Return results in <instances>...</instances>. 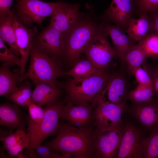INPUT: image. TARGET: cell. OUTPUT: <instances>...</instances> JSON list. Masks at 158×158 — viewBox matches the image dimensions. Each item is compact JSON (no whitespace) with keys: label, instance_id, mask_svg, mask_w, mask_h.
I'll return each instance as SVG.
<instances>
[{"label":"cell","instance_id":"6da1fadb","mask_svg":"<svg viewBox=\"0 0 158 158\" xmlns=\"http://www.w3.org/2000/svg\"><path fill=\"white\" fill-rule=\"evenodd\" d=\"M92 126L79 128L67 122L59 124L57 136L46 145L63 155L78 158L95 157Z\"/></svg>","mask_w":158,"mask_h":158},{"label":"cell","instance_id":"7a4b0ae2","mask_svg":"<svg viewBox=\"0 0 158 158\" xmlns=\"http://www.w3.org/2000/svg\"><path fill=\"white\" fill-rule=\"evenodd\" d=\"M30 64L27 72L18 83L30 79L34 84H47L54 87H61L58 78L65 75L62 69L61 60L54 59L39 49L32 42L30 53Z\"/></svg>","mask_w":158,"mask_h":158},{"label":"cell","instance_id":"3957f363","mask_svg":"<svg viewBox=\"0 0 158 158\" xmlns=\"http://www.w3.org/2000/svg\"><path fill=\"white\" fill-rule=\"evenodd\" d=\"M110 75L104 70L86 78H73L65 83H61V87L64 88L66 93V102L89 104L102 91Z\"/></svg>","mask_w":158,"mask_h":158},{"label":"cell","instance_id":"277c9868","mask_svg":"<svg viewBox=\"0 0 158 158\" xmlns=\"http://www.w3.org/2000/svg\"><path fill=\"white\" fill-rule=\"evenodd\" d=\"M63 101L58 100L53 104L46 106L44 117L41 122L36 123L32 121L29 117L27 118L28 133L30 139L28 147L25 151H31L41 145L48 137L57 133L59 120L64 105Z\"/></svg>","mask_w":158,"mask_h":158},{"label":"cell","instance_id":"5b68a950","mask_svg":"<svg viewBox=\"0 0 158 158\" xmlns=\"http://www.w3.org/2000/svg\"><path fill=\"white\" fill-rule=\"evenodd\" d=\"M14 14L18 20L27 28L33 23L41 27L43 20L51 16L56 11L67 3L63 1L49 2L40 0H16Z\"/></svg>","mask_w":158,"mask_h":158},{"label":"cell","instance_id":"8992f818","mask_svg":"<svg viewBox=\"0 0 158 158\" xmlns=\"http://www.w3.org/2000/svg\"><path fill=\"white\" fill-rule=\"evenodd\" d=\"M99 27L92 20L83 18L65 35L64 53L62 59L70 63L78 59Z\"/></svg>","mask_w":158,"mask_h":158},{"label":"cell","instance_id":"52a82bcc","mask_svg":"<svg viewBox=\"0 0 158 158\" xmlns=\"http://www.w3.org/2000/svg\"><path fill=\"white\" fill-rule=\"evenodd\" d=\"M92 102L94 124L96 129L100 130L112 129L123 121L122 116L126 110L125 102L116 104L95 97Z\"/></svg>","mask_w":158,"mask_h":158},{"label":"cell","instance_id":"ba28073f","mask_svg":"<svg viewBox=\"0 0 158 158\" xmlns=\"http://www.w3.org/2000/svg\"><path fill=\"white\" fill-rule=\"evenodd\" d=\"M108 36L99 25L98 30L84 51L87 59L99 70H105L116 55L114 47L108 40Z\"/></svg>","mask_w":158,"mask_h":158},{"label":"cell","instance_id":"9c48e42d","mask_svg":"<svg viewBox=\"0 0 158 158\" xmlns=\"http://www.w3.org/2000/svg\"><path fill=\"white\" fill-rule=\"evenodd\" d=\"M125 125L122 121L113 129L94 130L93 142L95 157L117 158Z\"/></svg>","mask_w":158,"mask_h":158},{"label":"cell","instance_id":"30bf717a","mask_svg":"<svg viewBox=\"0 0 158 158\" xmlns=\"http://www.w3.org/2000/svg\"><path fill=\"white\" fill-rule=\"evenodd\" d=\"M65 35L49 25L34 38L33 42L40 50L55 59L61 60L65 47Z\"/></svg>","mask_w":158,"mask_h":158},{"label":"cell","instance_id":"8fae6325","mask_svg":"<svg viewBox=\"0 0 158 158\" xmlns=\"http://www.w3.org/2000/svg\"><path fill=\"white\" fill-rule=\"evenodd\" d=\"M145 139L138 126L128 122L125 125L117 158H143Z\"/></svg>","mask_w":158,"mask_h":158},{"label":"cell","instance_id":"7c38bea8","mask_svg":"<svg viewBox=\"0 0 158 158\" xmlns=\"http://www.w3.org/2000/svg\"><path fill=\"white\" fill-rule=\"evenodd\" d=\"M12 10L13 24L17 45L20 54V68L21 76L22 77L25 74V67L29 58L32 42L38 34V31L36 27L27 28L23 26L17 20L14 14V9Z\"/></svg>","mask_w":158,"mask_h":158},{"label":"cell","instance_id":"4fadbf2b","mask_svg":"<svg viewBox=\"0 0 158 158\" xmlns=\"http://www.w3.org/2000/svg\"><path fill=\"white\" fill-rule=\"evenodd\" d=\"M135 0H112L103 15L104 21L111 22L125 30L134 18Z\"/></svg>","mask_w":158,"mask_h":158},{"label":"cell","instance_id":"5bb4252c","mask_svg":"<svg viewBox=\"0 0 158 158\" xmlns=\"http://www.w3.org/2000/svg\"><path fill=\"white\" fill-rule=\"evenodd\" d=\"M79 4L67 3L51 16L49 25L66 35L69 32L82 18Z\"/></svg>","mask_w":158,"mask_h":158},{"label":"cell","instance_id":"9a60e30c","mask_svg":"<svg viewBox=\"0 0 158 158\" xmlns=\"http://www.w3.org/2000/svg\"><path fill=\"white\" fill-rule=\"evenodd\" d=\"M61 117L79 128L92 126L94 123L92 109L89 104H76L67 102L64 104Z\"/></svg>","mask_w":158,"mask_h":158},{"label":"cell","instance_id":"2e32d148","mask_svg":"<svg viewBox=\"0 0 158 158\" xmlns=\"http://www.w3.org/2000/svg\"><path fill=\"white\" fill-rule=\"evenodd\" d=\"M100 25L105 32L110 37L116 55L121 60L124 61L126 54L136 44L137 41L118 25H112L106 21Z\"/></svg>","mask_w":158,"mask_h":158},{"label":"cell","instance_id":"e0dca14e","mask_svg":"<svg viewBox=\"0 0 158 158\" xmlns=\"http://www.w3.org/2000/svg\"><path fill=\"white\" fill-rule=\"evenodd\" d=\"M130 112L150 133L158 126V99L154 98L149 102L135 103Z\"/></svg>","mask_w":158,"mask_h":158},{"label":"cell","instance_id":"ac0fdd59","mask_svg":"<svg viewBox=\"0 0 158 158\" xmlns=\"http://www.w3.org/2000/svg\"><path fill=\"white\" fill-rule=\"evenodd\" d=\"M128 94L123 78L119 75H110L103 90L96 97L106 102L119 104L125 102Z\"/></svg>","mask_w":158,"mask_h":158},{"label":"cell","instance_id":"d6986e66","mask_svg":"<svg viewBox=\"0 0 158 158\" xmlns=\"http://www.w3.org/2000/svg\"><path fill=\"white\" fill-rule=\"evenodd\" d=\"M31 102L40 106H49L55 103L63 93L60 87H54L47 84L39 82L34 84Z\"/></svg>","mask_w":158,"mask_h":158},{"label":"cell","instance_id":"ffe728a7","mask_svg":"<svg viewBox=\"0 0 158 158\" xmlns=\"http://www.w3.org/2000/svg\"><path fill=\"white\" fill-rule=\"evenodd\" d=\"M19 106L8 103L0 105V125L7 127L11 133L14 129H24L26 124Z\"/></svg>","mask_w":158,"mask_h":158},{"label":"cell","instance_id":"44dd1931","mask_svg":"<svg viewBox=\"0 0 158 158\" xmlns=\"http://www.w3.org/2000/svg\"><path fill=\"white\" fill-rule=\"evenodd\" d=\"M151 23L149 13H140L138 18H133L125 31L132 39L138 42L144 39L150 32Z\"/></svg>","mask_w":158,"mask_h":158},{"label":"cell","instance_id":"7402d4cb","mask_svg":"<svg viewBox=\"0 0 158 158\" xmlns=\"http://www.w3.org/2000/svg\"><path fill=\"white\" fill-rule=\"evenodd\" d=\"M9 67L2 63L0 68V95L11 94L18 89L17 84L21 77L20 69L11 71Z\"/></svg>","mask_w":158,"mask_h":158},{"label":"cell","instance_id":"603a6c76","mask_svg":"<svg viewBox=\"0 0 158 158\" xmlns=\"http://www.w3.org/2000/svg\"><path fill=\"white\" fill-rule=\"evenodd\" d=\"M13 14L0 20V37L9 45L10 49L19 56L20 54L18 47L13 26Z\"/></svg>","mask_w":158,"mask_h":158},{"label":"cell","instance_id":"cb8c5ba5","mask_svg":"<svg viewBox=\"0 0 158 158\" xmlns=\"http://www.w3.org/2000/svg\"><path fill=\"white\" fill-rule=\"evenodd\" d=\"M70 70L65 72V75H70L77 79L86 78L96 75L102 71L96 68L88 59L78 61Z\"/></svg>","mask_w":158,"mask_h":158},{"label":"cell","instance_id":"d4e9b609","mask_svg":"<svg viewBox=\"0 0 158 158\" xmlns=\"http://www.w3.org/2000/svg\"><path fill=\"white\" fill-rule=\"evenodd\" d=\"M32 85L31 82H24L20 84L16 90L11 94L5 96L6 97L20 106L28 107L31 103Z\"/></svg>","mask_w":158,"mask_h":158},{"label":"cell","instance_id":"484cf974","mask_svg":"<svg viewBox=\"0 0 158 158\" xmlns=\"http://www.w3.org/2000/svg\"><path fill=\"white\" fill-rule=\"evenodd\" d=\"M148 58L145 53L138 43L127 53L124 61L127 65L128 71L132 73L135 69L141 66Z\"/></svg>","mask_w":158,"mask_h":158},{"label":"cell","instance_id":"4316f807","mask_svg":"<svg viewBox=\"0 0 158 158\" xmlns=\"http://www.w3.org/2000/svg\"><path fill=\"white\" fill-rule=\"evenodd\" d=\"M127 98L134 103L149 102L154 98V92L152 87L138 85L128 93Z\"/></svg>","mask_w":158,"mask_h":158},{"label":"cell","instance_id":"83f0119b","mask_svg":"<svg viewBox=\"0 0 158 158\" xmlns=\"http://www.w3.org/2000/svg\"><path fill=\"white\" fill-rule=\"evenodd\" d=\"M143 158H158V126L144 140Z\"/></svg>","mask_w":158,"mask_h":158},{"label":"cell","instance_id":"f1b7e54d","mask_svg":"<svg viewBox=\"0 0 158 158\" xmlns=\"http://www.w3.org/2000/svg\"><path fill=\"white\" fill-rule=\"evenodd\" d=\"M148 58L158 59V36L150 32L145 37L138 43Z\"/></svg>","mask_w":158,"mask_h":158},{"label":"cell","instance_id":"f546056e","mask_svg":"<svg viewBox=\"0 0 158 158\" xmlns=\"http://www.w3.org/2000/svg\"><path fill=\"white\" fill-rule=\"evenodd\" d=\"M4 41L0 37V60L5 65L10 67L20 66L21 59L14 54L6 45Z\"/></svg>","mask_w":158,"mask_h":158},{"label":"cell","instance_id":"4dcf8cb0","mask_svg":"<svg viewBox=\"0 0 158 158\" xmlns=\"http://www.w3.org/2000/svg\"><path fill=\"white\" fill-rule=\"evenodd\" d=\"M30 139L28 134L18 140L14 145L8 150V154L11 156H16L18 158H28L29 157L23 153V150L29 146Z\"/></svg>","mask_w":158,"mask_h":158},{"label":"cell","instance_id":"1f68e13d","mask_svg":"<svg viewBox=\"0 0 158 158\" xmlns=\"http://www.w3.org/2000/svg\"><path fill=\"white\" fill-rule=\"evenodd\" d=\"M138 85L153 87V81L150 72L140 66L132 72Z\"/></svg>","mask_w":158,"mask_h":158},{"label":"cell","instance_id":"d6a6232c","mask_svg":"<svg viewBox=\"0 0 158 158\" xmlns=\"http://www.w3.org/2000/svg\"><path fill=\"white\" fill-rule=\"evenodd\" d=\"M27 134L24 129L20 128L17 129L14 133L6 136L1 137L0 140L3 143V149L7 150Z\"/></svg>","mask_w":158,"mask_h":158},{"label":"cell","instance_id":"836d02e7","mask_svg":"<svg viewBox=\"0 0 158 158\" xmlns=\"http://www.w3.org/2000/svg\"><path fill=\"white\" fill-rule=\"evenodd\" d=\"M135 8L140 13L158 9V0H135Z\"/></svg>","mask_w":158,"mask_h":158},{"label":"cell","instance_id":"e575fe53","mask_svg":"<svg viewBox=\"0 0 158 158\" xmlns=\"http://www.w3.org/2000/svg\"><path fill=\"white\" fill-rule=\"evenodd\" d=\"M40 158H67L71 156L60 154L58 152H52L47 145H39L34 149Z\"/></svg>","mask_w":158,"mask_h":158},{"label":"cell","instance_id":"d590c367","mask_svg":"<svg viewBox=\"0 0 158 158\" xmlns=\"http://www.w3.org/2000/svg\"><path fill=\"white\" fill-rule=\"evenodd\" d=\"M28 107L30 119L36 123H40L44 117V109H42L41 106L32 103Z\"/></svg>","mask_w":158,"mask_h":158},{"label":"cell","instance_id":"8d00e7d4","mask_svg":"<svg viewBox=\"0 0 158 158\" xmlns=\"http://www.w3.org/2000/svg\"><path fill=\"white\" fill-rule=\"evenodd\" d=\"M15 0H0V20L12 14L11 8Z\"/></svg>","mask_w":158,"mask_h":158},{"label":"cell","instance_id":"74e56055","mask_svg":"<svg viewBox=\"0 0 158 158\" xmlns=\"http://www.w3.org/2000/svg\"><path fill=\"white\" fill-rule=\"evenodd\" d=\"M148 13L150 20V32L158 36V9Z\"/></svg>","mask_w":158,"mask_h":158},{"label":"cell","instance_id":"f35d334b","mask_svg":"<svg viewBox=\"0 0 158 158\" xmlns=\"http://www.w3.org/2000/svg\"><path fill=\"white\" fill-rule=\"evenodd\" d=\"M150 72L152 79L154 98L158 99V67L153 68Z\"/></svg>","mask_w":158,"mask_h":158}]
</instances>
